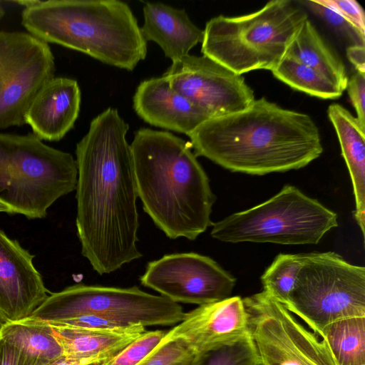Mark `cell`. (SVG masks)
<instances>
[{
  "label": "cell",
  "mask_w": 365,
  "mask_h": 365,
  "mask_svg": "<svg viewBox=\"0 0 365 365\" xmlns=\"http://www.w3.org/2000/svg\"><path fill=\"white\" fill-rule=\"evenodd\" d=\"M128 129L118 110L108 108L92 120L76 148L77 234L83 256L100 274L142 257Z\"/></svg>",
  "instance_id": "1"
},
{
  "label": "cell",
  "mask_w": 365,
  "mask_h": 365,
  "mask_svg": "<svg viewBox=\"0 0 365 365\" xmlns=\"http://www.w3.org/2000/svg\"><path fill=\"white\" fill-rule=\"evenodd\" d=\"M188 137L196 156L249 175L302 168L323 152L319 130L309 115L264 97L245 110L207 120Z\"/></svg>",
  "instance_id": "2"
},
{
  "label": "cell",
  "mask_w": 365,
  "mask_h": 365,
  "mask_svg": "<svg viewBox=\"0 0 365 365\" xmlns=\"http://www.w3.org/2000/svg\"><path fill=\"white\" fill-rule=\"evenodd\" d=\"M190 145L170 132L140 128L130 144L144 211L170 239L195 240L208 227L216 197Z\"/></svg>",
  "instance_id": "3"
},
{
  "label": "cell",
  "mask_w": 365,
  "mask_h": 365,
  "mask_svg": "<svg viewBox=\"0 0 365 365\" xmlns=\"http://www.w3.org/2000/svg\"><path fill=\"white\" fill-rule=\"evenodd\" d=\"M25 1L22 24L45 43L59 44L128 71L146 57L147 41L132 10L123 1Z\"/></svg>",
  "instance_id": "4"
},
{
  "label": "cell",
  "mask_w": 365,
  "mask_h": 365,
  "mask_svg": "<svg viewBox=\"0 0 365 365\" xmlns=\"http://www.w3.org/2000/svg\"><path fill=\"white\" fill-rule=\"evenodd\" d=\"M308 19L297 2L275 0L252 14L220 15L205 25L201 51L234 73L273 70Z\"/></svg>",
  "instance_id": "5"
},
{
  "label": "cell",
  "mask_w": 365,
  "mask_h": 365,
  "mask_svg": "<svg viewBox=\"0 0 365 365\" xmlns=\"http://www.w3.org/2000/svg\"><path fill=\"white\" fill-rule=\"evenodd\" d=\"M78 169L68 153L34 133H0V201L13 214L41 219L61 197L76 188Z\"/></svg>",
  "instance_id": "6"
},
{
  "label": "cell",
  "mask_w": 365,
  "mask_h": 365,
  "mask_svg": "<svg viewBox=\"0 0 365 365\" xmlns=\"http://www.w3.org/2000/svg\"><path fill=\"white\" fill-rule=\"evenodd\" d=\"M337 225L336 212L287 185L262 203L213 223L210 235L230 243L317 244Z\"/></svg>",
  "instance_id": "7"
},
{
  "label": "cell",
  "mask_w": 365,
  "mask_h": 365,
  "mask_svg": "<svg viewBox=\"0 0 365 365\" xmlns=\"http://www.w3.org/2000/svg\"><path fill=\"white\" fill-rule=\"evenodd\" d=\"M284 307L319 337L334 322L365 317V267L333 252L304 253Z\"/></svg>",
  "instance_id": "8"
},
{
  "label": "cell",
  "mask_w": 365,
  "mask_h": 365,
  "mask_svg": "<svg viewBox=\"0 0 365 365\" xmlns=\"http://www.w3.org/2000/svg\"><path fill=\"white\" fill-rule=\"evenodd\" d=\"M185 313L178 303L135 286L120 288L80 284L50 294L29 318L51 322L94 314L145 327L178 324Z\"/></svg>",
  "instance_id": "9"
},
{
  "label": "cell",
  "mask_w": 365,
  "mask_h": 365,
  "mask_svg": "<svg viewBox=\"0 0 365 365\" xmlns=\"http://www.w3.org/2000/svg\"><path fill=\"white\" fill-rule=\"evenodd\" d=\"M242 300L260 365H339L324 339L264 292Z\"/></svg>",
  "instance_id": "10"
},
{
  "label": "cell",
  "mask_w": 365,
  "mask_h": 365,
  "mask_svg": "<svg viewBox=\"0 0 365 365\" xmlns=\"http://www.w3.org/2000/svg\"><path fill=\"white\" fill-rule=\"evenodd\" d=\"M54 72L47 43L29 33L0 31V129L26 124L29 106Z\"/></svg>",
  "instance_id": "11"
},
{
  "label": "cell",
  "mask_w": 365,
  "mask_h": 365,
  "mask_svg": "<svg viewBox=\"0 0 365 365\" xmlns=\"http://www.w3.org/2000/svg\"><path fill=\"white\" fill-rule=\"evenodd\" d=\"M141 284L178 303L202 305L230 297L236 279L212 258L194 252L148 262Z\"/></svg>",
  "instance_id": "12"
},
{
  "label": "cell",
  "mask_w": 365,
  "mask_h": 365,
  "mask_svg": "<svg viewBox=\"0 0 365 365\" xmlns=\"http://www.w3.org/2000/svg\"><path fill=\"white\" fill-rule=\"evenodd\" d=\"M163 76L210 118L245 110L255 99L242 75L205 56L188 54L173 61Z\"/></svg>",
  "instance_id": "13"
},
{
  "label": "cell",
  "mask_w": 365,
  "mask_h": 365,
  "mask_svg": "<svg viewBox=\"0 0 365 365\" xmlns=\"http://www.w3.org/2000/svg\"><path fill=\"white\" fill-rule=\"evenodd\" d=\"M250 332L249 317L240 297L202 304L185 313L165 337L180 339L198 354H205Z\"/></svg>",
  "instance_id": "14"
},
{
  "label": "cell",
  "mask_w": 365,
  "mask_h": 365,
  "mask_svg": "<svg viewBox=\"0 0 365 365\" xmlns=\"http://www.w3.org/2000/svg\"><path fill=\"white\" fill-rule=\"evenodd\" d=\"M34 257L0 230V315L8 323L29 317L48 297Z\"/></svg>",
  "instance_id": "15"
},
{
  "label": "cell",
  "mask_w": 365,
  "mask_h": 365,
  "mask_svg": "<svg viewBox=\"0 0 365 365\" xmlns=\"http://www.w3.org/2000/svg\"><path fill=\"white\" fill-rule=\"evenodd\" d=\"M133 108L150 125L190 135L209 114L171 88L163 76L142 81L133 96Z\"/></svg>",
  "instance_id": "16"
},
{
  "label": "cell",
  "mask_w": 365,
  "mask_h": 365,
  "mask_svg": "<svg viewBox=\"0 0 365 365\" xmlns=\"http://www.w3.org/2000/svg\"><path fill=\"white\" fill-rule=\"evenodd\" d=\"M81 105L76 81L53 78L38 93L26 114V123L41 140L57 141L73 127Z\"/></svg>",
  "instance_id": "17"
},
{
  "label": "cell",
  "mask_w": 365,
  "mask_h": 365,
  "mask_svg": "<svg viewBox=\"0 0 365 365\" xmlns=\"http://www.w3.org/2000/svg\"><path fill=\"white\" fill-rule=\"evenodd\" d=\"M51 327L63 357L80 365L107 363L145 331V327L138 324L114 329Z\"/></svg>",
  "instance_id": "18"
},
{
  "label": "cell",
  "mask_w": 365,
  "mask_h": 365,
  "mask_svg": "<svg viewBox=\"0 0 365 365\" xmlns=\"http://www.w3.org/2000/svg\"><path fill=\"white\" fill-rule=\"evenodd\" d=\"M143 10L144 22L140 29L144 39L158 43L172 62L188 55L202 43L204 31L192 23L184 9L148 2Z\"/></svg>",
  "instance_id": "19"
},
{
  "label": "cell",
  "mask_w": 365,
  "mask_h": 365,
  "mask_svg": "<svg viewBox=\"0 0 365 365\" xmlns=\"http://www.w3.org/2000/svg\"><path fill=\"white\" fill-rule=\"evenodd\" d=\"M328 117L337 135L341 155L349 170L355 197L354 217L365 231V130L356 116L340 104L328 107Z\"/></svg>",
  "instance_id": "20"
},
{
  "label": "cell",
  "mask_w": 365,
  "mask_h": 365,
  "mask_svg": "<svg viewBox=\"0 0 365 365\" xmlns=\"http://www.w3.org/2000/svg\"><path fill=\"white\" fill-rule=\"evenodd\" d=\"M285 56L319 71L343 91L348 81L345 66L309 19L302 25Z\"/></svg>",
  "instance_id": "21"
},
{
  "label": "cell",
  "mask_w": 365,
  "mask_h": 365,
  "mask_svg": "<svg viewBox=\"0 0 365 365\" xmlns=\"http://www.w3.org/2000/svg\"><path fill=\"white\" fill-rule=\"evenodd\" d=\"M0 338L24 351L38 365H48L63 359V350L51 326L29 317L6 324Z\"/></svg>",
  "instance_id": "22"
},
{
  "label": "cell",
  "mask_w": 365,
  "mask_h": 365,
  "mask_svg": "<svg viewBox=\"0 0 365 365\" xmlns=\"http://www.w3.org/2000/svg\"><path fill=\"white\" fill-rule=\"evenodd\" d=\"M324 339L339 365H365V317H351L327 326Z\"/></svg>",
  "instance_id": "23"
},
{
  "label": "cell",
  "mask_w": 365,
  "mask_h": 365,
  "mask_svg": "<svg viewBox=\"0 0 365 365\" xmlns=\"http://www.w3.org/2000/svg\"><path fill=\"white\" fill-rule=\"evenodd\" d=\"M271 71L289 87L317 98L336 99L344 92L319 71L289 56Z\"/></svg>",
  "instance_id": "24"
},
{
  "label": "cell",
  "mask_w": 365,
  "mask_h": 365,
  "mask_svg": "<svg viewBox=\"0 0 365 365\" xmlns=\"http://www.w3.org/2000/svg\"><path fill=\"white\" fill-rule=\"evenodd\" d=\"M303 258L304 253L278 255L261 277L263 292L287 305Z\"/></svg>",
  "instance_id": "25"
},
{
  "label": "cell",
  "mask_w": 365,
  "mask_h": 365,
  "mask_svg": "<svg viewBox=\"0 0 365 365\" xmlns=\"http://www.w3.org/2000/svg\"><path fill=\"white\" fill-rule=\"evenodd\" d=\"M200 365H260V362L249 332L236 341L203 354Z\"/></svg>",
  "instance_id": "26"
},
{
  "label": "cell",
  "mask_w": 365,
  "mask_h": 365,
  "mask_svg": "<svg viewBox=\"0 0 365 365\" xmlns=\"http://www.w3.org/2000/svg\"><path fill=\"white\" fill-rule=\"evenodd\" d=\"M198 354L180 339L164 336L159 344L137 365H200Z\"/></svg>",
  "instance_id": "27"
},
{
  "label": "cell",
  "mask_w": 365,
  "mask_h": 365,
  "mask_svg": "<svg viewBox=\"0 0 365 365\" xmlns=\"http://www.w3.org/2000/svg\"><path fill=\"white\" fill-rule=\"evenodd\" d=\"M167 331H145L105 365H137L162 341Z\"/></svg>",
  "instance_id": "28"
},
{
  "label": "cell",
  "mask_w": 365,
  "mask_h": 365,
  "mask_svg": "<svg viewBox=\"0 0 365 365\" xmlns=\"http://www.w3.org/2000/svg\"><path fill=\"white\" fill-rule=\"evenodd\" d=\"M302 3L312 12L328 23L338 33L349 38L353 45H365V34L360 32L335 10L318 3L317 0H306Z\"/></svg>",
  "instance_id": "29"
},
{
  "label": "cell",
  "mask_w": 365,
  "mask_h": 365,
  "mask_svg": "<svg viewBox=\"0 0 365 365\" xmlns=\"http://www.w3.org/2000/svg\"><path fill=\"white\" fill-rule=\"evenodd\" d=\"M329 7L349 21L355 28L365 34V15L361 6L355 0H317Z\"/></svg>",
  "instance_id": "30"
},
{
  "label": "cell",
  "mask_w": 365,
  "mask_h": 365,
  "mask_svg": "<svg viewBox=\"0 0 365 365\" xmlns=\"http://www.w3.org/2000/svg\"><path fill=\"white\" fill-rule=\"evenodd\" d=\"M351 103L355 108L356 119L365 130V73L356 71L346 83V88Z\"/></svg>",
  "instance_id": "31"
},
{
  "label": "cell",
  "mask_w": 365,
  "mask_h": 365,
  "mask_svg": "<svg viewBox=\"0 0 365 365\" xmlns=\"http://www.w3.org/2000/svg\"><path fill=\"white\" fill-rule=\"evenodd\" d=\"M0 365H38L24 351L0 338Z\"/></svg>",
  "instance_id": "32"
},
{
  "label": "cell",
  "mask_w": 365,
  "mask_h": 365,
  "mask_svg": "<svg viewBox=\"0 0 365 365\" xmlns=\"http://www.w3.org/2000/svg\"><path fill=\"white\" fill-rule=\"evenodd\" d=\"M346 55L356 71L365 73L364 46L354 44L349 46L346 49Z\"/></svg>",
  "instance_id": "33"
},
{
  "label": "cell",
  "mask_w": 365,
  "mask_h": 365,
  "mask_svg": "<svg viewBox=\"0 0 365 365\" xmlns=\"http://www.w3.org/2000/svg\"><path fill=\"white\" fill-rule=\"evenodd\" d=\"M48 365H80V364L76 362H74V361H72L70 360H67L65 358H63L57 362H55L53 364H48Z\"/></svg>",
  "instance_id": "34"
},
{
  "label": "cell",
  "mask_w": 365,
  "mask_h": 365,
  "mask_svg": "<svg viewBox=\"0 0 365 365\" xmlns=\"http://www.w3.org/2000/svg\"><path fill=\"white\" fill-rule=\"evenodd\" d=\"M0 212H7L13 214L12 210L5 204L0 201Z\"/></svg>",
  "instance_id": "35"
},
{
  "label": "cell",
  "mask_w": 365,
  "mask_h": 365,
  "mask_svg": "<svg viewBox=\"0 0 365 365\" xmlns=\"http://www.w3.org/2000/svg\"><path fill=\"white\" fill-rule=\"evenodd\" d=\"M8 322L0 315V332L3 327Z\"/></svg>",
  "instance_id": "36"
},
{
  "label": "cell",
  "mask_w": 365,
  "mask_h": 365,
  "mask_svg": "<svg viewBox=\"0 0 365 365\" xmlns=\"http://www.w3.org/2000/svg\"><path fill=\"white\" fill-rule=\"evenodd\" d=\"M4 14L5 11L3 6L1 5V1H0V19L4 16Z\"/></svg>",
  "instance_id": "37"
},
{
  "label": "cell",
  "mask_w": 365,
  "mask_h": 365,
  "mask_svg": "<svg viewBox=\"0 0 365 365\" xmlns=\"http://www.w3.org/2000/svg\"><path fill=\"white\" fill-rule=\"evenodd\" d=\"M93 365H105V364H93Z\"/></svg>",
  "instance_id": "38"
}]
</instances>
